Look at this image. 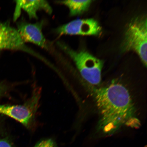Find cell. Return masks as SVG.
Returning a JSON list of instances; mask_svg holds the SVG:
<instances>
[{
  "label": "cell",
  "mask_w": 147,
  "mask_h": 147,
  "mask_svg": "<svg viewBox=\"0 0 147 147\" xmlns=\"http://www.w3.org/2000/svg\"><path fill=\"white\" fill-rule=\"evenodd\" d=\"M59 47L74 62L82 78L93 86L100 85L103 62L87 51L73 50L63 42Z\"/></svg>",
  "instance_id": "obj_2"
},
{
  "label": "cell",
  "mask_w": 147,
  "mask_h": 147,
  "mask_svg": "<svg viewBox=\"0 0 147 147\" xmlns=\"http://www.w3.org/2000/svg\"><path fill=\"white\" fill-rule=\"evenodd\" d=\"M13 20L16 21L19 18L23 10L30 19H38V11L43 10L49 14L53 12L52 7L46 1H16Z\"/></svg>",
  "instance_id": "obj_7"
},
{
  "label": "cell",
  "mask_w": 147,
  "mask_h": 147,
  "mask_svg": "<svg viewBox=\"0 0 147 147\" xmlns=\"http://www.w3.org/2000/svg\"><path fill=\"white\" fill-rule=\"evenodd\" d=\"M34 147H58L56 142L51 139L42 140L37 143Z\"/></svg>",
  "instance_id": "obj_9"
},
{
  "label": "cell",
  "mask_w": 147,
  "mask_h": 147,
  "mask_svg": "<svg viewBox=\"0 0 147 147\" xmlns=\"http://www.w3.org/2000/svg\"><path fill=\"white\" fill-rule=\"evenodd\" d=\"M91 0L84 1H57L58 3L65 5L69 8L71 16L79 15L87 11L91 4Z\"/></svg>",
  "instance_id": "obj_8"
},
{
  "label": "cell",
  "mask_w": 147,
  "mask_h": 147,
  "mask_svg": "<svg viewBox=\"0 0 147 147\" xmlns=\"http://www.w3.org/2000/svg\"><path fill=\"white\" fill-rule=\"evenodd\" d=\"M7 91V87L5 84L0 83V97L4 95Z\"/></svg>",
  "instance_id": "obj_11"
},
{
  "label": "cell",
  "mask_w": 147,
  "mask_h": 147,
  "mask_svg": "<svg viewBox=\"0 0 147 147\" xmlns=\"http://www.w3.org/2000/svg\"><path fill=\"white\" fill-rule=\"evenodd\" d=\"M1 49L23 51L37 56L25 45L17 29L8 22L0 21V50Z\"/></svg>",
  "instance_id": "obj_5"
},
{
  "label": "cell",
  "mask_w": 147,
  "mask_h": 147,
  "mask_svg": "<svg viewBox=\"0 0 147 147\" xmlns=\"http://www.w3.org/2000/svg\"><path fill=\"white\" fill-rule=\"evenodd\" d=\"M90 88L100 115L99 130L110 135L124 126L140 125L131 95L122 82L113 80L107 85Z\"/></svg>",
  "instance_id": "obj_1"
},
{
  "label": "cell",
  "mask_w": 147,
  "mask_h": 147,
  "mask_svg": "<svg viewBox=\"0 0 147 147\" xmlns=\"http://www.w3.org/2000/svg\"><path fill=\"white\" fill-rule=\"evenodd\" d=\"M55 31L59 36H98L102 28L96 20L88 18L73 20L57 28Z\"/></svg>",
  "instance_id": "obj_4"
},
{
  "label": "cell",
  "mask_w": 147,
  "mask_h": 147,
  "mask_svg": "<svg viewBox=\"0 0 147 147\" xmlns=\"http://www.w3.org/2000/svg\"><path fill=\"white\" fill-rule=\"evenodd\" d=\"M147 18L138 16L129 23L125 33L122 49L123 52L133 51L147 66Z\"/></svg>",
  "instance_id": "obj_3"
},
{
  "label": "cell",
  "mask_w": 147,
  "mask_h": 147,
  "mask_svg": "<svg viewBox=\"0 0 147 147\" xmlns=\"http://www.w3.org/2000/svg\"><path fill=\"white\" fill-rule=\"evenodd\" d=\"M43 25V21L30 23L21 21L18 23L16 29L25 43L29 42L47 49L48 47L42 32Z\"/></svg>",
  "instance_id": "obj_6"
},
{
  "label": "cell",
  "mask_w": 147,
  "mask_h": 147,
  "mask_svg": "<svg viewBox=\"0 0 147 147\" xmlns=\"http://www.w3.org/2000/svg\"><path fill=\"white\" fill-rule=\"evenodd\" d=\"M0 147H15L13 143L8 138H0Z\"/></svg>",
  "instance_id": "obj_10"
}]
</instances>
